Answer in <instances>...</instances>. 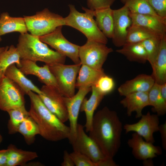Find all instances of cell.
<instances>
[{"mask_svg":"<svg viewBox=\"0 0 166 166\" xmlns=\"http://www.w3.org/2000/svg\"><path fill=\"white\" fill-rule=\"evenodd\" d=\"M91 89V87H80L78 89L77 92L73 96L71 97L64 96L69 122L70 135L68 139L70 144L76 137L77 120L82 102Z\"/></svg>","mask_w":166,"mask_h":166,"instance_id":"cell-13","label":"cell"},{"mask_svg":"<svg viewBox=\"0 0 166 166\" xmlns=\"http://www.w3.org/2000/svg\"><path fill=\"white\" fill-rule=\"evenodd\" d=\"M132 25L141 26L162 36L166 34V23L153 16L130 12Z\"/></svg>","mask_w":166,"mask_h":166,"instance_id":"cell-21","label":"cell"},{"mask_svg":"<svg viewBox=\"0 0 166 166\" xmlns=\"http://www.w3.org/2000/svg\"><path fill=\"white\" fill-rule=\"evenodd\" d=\"M4 76L17 84L27 94L30 91L39 95L42 93L40 89L28 79L24 73L16 65L13 64L6 69Z\"/></svg>","mask_w":166,"mask_h":166,"instance_id":"cell-24","label":"cell"},{"mask_svg":"<svg viewBox=\"0 0 166 166\" xmlns=\"http://www.w3.org/2000/svg\"><path fill=\"white\" fill-rule=\"evenodd\" d=\"M2 40V38H1V36L0 35V42Z\"/></svg>","mask_w":166,"mask_h":166,"instance_id":"cell-46","label":"cell"},{"mask_svg":"<svg viewBox=\"0 0 166 166\" xmlns=\"http://www.w3.org/2000/svg\"><path fill=\"white\" fill-rule=\"evenodd\" d=\"M48 65L62 95L66 97L73 96L75 94L76 77L81 64H56Z\"/></svg>","mask_w":166,"mask_h":166,"instance_id":"cell-6","label":"cell"},{"mask_svg":"<svg viewBox=\"0 0 166 166\" xmlns=\"http://www.w3.org/2000/svg\"><path fill=\"white\" fill-rule=\"evenodd\" d=\"M69 7L70 12L67 16L63 18L64 26L78 30L85 36L87 40L107 44V38L98 27L89 9L82 7V9L85 13H82L78 11L74 5L69 4Z\"/></svg>","mask_w":166,"mask_h":166,"instance_id":"cell-4","label":"cell"},{"mask_svg":"<svg viewBox=\"0 0 166 166\" xmlns=\"http://www.w3.org/2000/svg\"><path fill=\"white\" fill-rule=\"evenodd\" d=\"M63 158V161L61 164L62 166H75L70 153H69L66 150L64 151Z\"/></svg>","mask_w":166,"mask_h":166,"instance_id":"cell-40","label":"cell"},{"mask_svg":"<svg viewBox=\"0 0 166 166\" xmlns=\"http://www.w3.org/2000/svg\"><path fill=\"white\" fill-rule=\"evenodd\" d=\"M129 13L128 9L125 5L113 10V32L112 39L116 47H122L126 43L128 30L132 24Z\"/></svg>","mask_w":166,"mask_h":166,"instance_id":"cell-14","label":"cell"},{"mask_svg":"<svg viewBox=\"0 0 166 166\" xmlns=\"http://www.w3.org/2000/svg\"><path fill=\"white\" fill-rule=\"evenodd\" d=\"M27 95L30 101L29 116L37 124L39 135L51 141H58L68 139L70 128L65 124L45 105L38 95L30 91Z\"/></svg>","mask_w":166,"mask_h":166,"instance_id":"cell-2","label":"cell"},{"mask_svg":"<svg viewBox=\"0 0 166 166\" xmlns=\"http://www.w3.org/2000/svg\"><path fill=\"white\" fill-rule=\"evenodd\" d=\"M127 144L132 149L133 156L139 160L144 161L152 159L162 153L160 147L146 141L135 132L132 134L131 138L128 140Z\"/></svg>","mask_w":166,"mask_h":166,"instance_id":"cell-15","label":"cell"},{"mask_svg":"<svg viewBox=\"0 0 166 166\" xmlns=\"http://www.w3.org/2000/svg\"><path fill=\"white\" fill-rule=\"evenodd\" d=\"M26 25L23 17H13L7 12H3L0 15V35L2 36L12 32H18L20 34L27 33Z\"/></svg>","mask_w":166,"mask_h":166,"instance_id":"cell-23","label":"cell"},{"mask_svg":"<svg viewBox=\"0 0 166 166\" xmlns=\"http://www.w3.org/2000/svg\"><path fill=\"white\" fill-rule=\"evenodd\" d=\"M94 85L100 93L105 96L113 91L115 83L113 78L105 74L99 79Z\"/></svg>","mask_w":166,"mask_h":166,"instance_id":"cell-35","label":"cell"},{"mask_svg":"<svg viewBox=\"0 0 166 166\" xmlns=\"http://www.w3.org/2000/svg\"><path fill=\"white\" fill-rule=\"evenodd\" d=\"M160 93L164 99L166 101V82L160 85Z\"/></svg>","mask_w":166,"mask_h":166,"instance_id":"cell-42","label":"cell"},{"mask_svg":"<svg viewBox=\"0 0 166 166\" xmlns=\"http://www.w3.org/2000/svg\"><path fill=\"white\" fill-rule=\"evenodd\" d=\"M162 36L152 37L140 42L146 51L147 61L151 67L152 66L159 53Z\"/></svg>","mask_w":166,"mask_h":166,"instance_id":"cell-34","label":"cell"},{"mask_svg":"<svg viewBox=\"0 0 166 166\" xmlns=\"http://www.w3.org/2000/svg\"><path fill=\"white\" fill-rule=\"evenodd\" d=\"M89 12L96 18V24L104 35L112 38L113 32V10L110 7L92 10Z\"/></svg>","mask_w":166,"mask_h":166,"instance_id":"cell-20","label":"cell"},{"mask_svg":"<svg viewBox=\"0 0 166 166\" xmlns=\"http://www.w3.org/2000/svg\"><path fill=\"white\" fill-rule=\"evenodd\" d=\"M148 1L157 15L166 22V0H148Z\"/></svg>","mask_w":166,"mask_h":166,"instance_id":"cell-36","label":"cell"},{"mask_svg":"<svg viewBox=\"0 0 166 166\" xmlns=\"http://www.w3.org/2000/svg\"><path fill=\"white\" fill-rule=\"evenodd\" d=\"M25 94L17 84L4 76L0 82V110L7 112L25 106Z\"/></svg>","mask_w":166,"mask_h":166,"instance_id":"cell-8","label":"cell"},{"mask_svg":"<svg viewBox=\"0 0 166 166\" xmlns=\"http://www.w3.org/2000/svg\"><path fill=\"white\" fill-rule=\"evenodd\" d=\"M7 149L8 156L6 166H25L28 162L38 157L36 152L18 148L12 144L8 146Z\"/></svg>","mask_w":166,"mask_h":166,"instance_id":"cell-25","label":"cell"},{"mask_svg":"<svg viewBox=\"0 0 166 166\" xmlns=\"http://www.w3.org/2000/svg\"><path fill=\"white\" fill-rule=\"evenodd\" d=\"M16 47L21 59L44 62L48 65L64 64L66 57L50 49L39 37L28 33L20 34Z\"/></svg>","mask_w":166,"mask_h":166,"instance_id":"cell-3","label":"cell"},{"mask_svg":"<svg viewBox=\"0 0 166 166\" xmlns=\"http://www.w3.org/2000/svg\"><path fill=\"white\" fill-rule=\"evenodd\" d=\"M149 106L153 107V111L158 116H163L166 113V101L160 92V85L155 83L148 92Z\"/></svg>","mask_w":166,"mask_h":166,"instance_id":"cell-29","label":"cell"},{"mask_svg":"<svg viewBox=\"0 0 166 166\" xmlns=\"http://www.w3.org/2000/svg\"><path fill=\"white\" fill-rule=\"evenodd\" d=\"M122 131L117 112L105 106L94 114L89 136L107 157L113 159L121 145Z\"/></svg>","mask_w":166,"mask_h":166,"instance_id":"cell-1","label":"cell"},{"mask_svg":"<svg viewBox=\"0 0 166 166\" xmlns=\"http://www.w3.org/2000/svg\"><path fill=\"white\" fill-rule=\"evenodd\" d=\"M4 76V74L2 73L0 70V82L2 80V79Z\"/></svg>","mask_w":166,"mask_h":166,"instance_id":"cell-44","label":"cell"},{"mask_svg":"<svg viewBox=\"0 0 166 166\" xmlns=\"http://www.w3.org/2000/svg\"><path fill=\"white\" fill-rule=\"evenodd\" d=\"M120 101V104L127 109L128 116L136 112V118L140 117L145 107L149 106L148 92H138L128 94Z\"/></svg>","mask_w":166,"mask_h":166,"instance_id":"cell-18","label":"cell"},{"mask_svg":"<svg viewBox=\"0 0 166 166\" xmlns=\"http://www.w3.org/2000/svg\"><path fill=\"white\" fill-rule=\"evenodd\" d=\"M116 51L124 56L130 61L144 64L147 61L146 51L140 43H125L121 49Z\"/></svg>","mask_w":166,"mask_h":166,"instance_id":"cell-27","label":"cell"},{"mask_svg":"<svg viewBox=\"0 0 166 166\" xmlns=\"http://www.w3.org/2000/svg\"><path fill=\"white\" fill-rule=\"evenodd\" d=\"M20 54L16 47L13 45L7 46L0 57V70L4 75L6 68L15 64L18 68L21 66Z\"/></svg>","mask_w":166,"mask_h":166,"instance_id":"cell-30","label":"cell"},{"mask_svg":"<svg viewBox=\"0 0 166 166\" xmlns=\"http://www.w3.org/2000/svg\"><path fill=\"white\" fill-rule=\"evenodd\" d=\"M159 131L160 132L162 141L163 148L166 150V122L159 125Z\"/></svg>","mask_w":166,"mask_h":166,"instance_id":"cell-39","label":"cell"},{"mask_svg":"<svg viewBox=\"0 0 166 166\" xmlns=\"http://www.w3.org/2000/svg\"><path fill=\"white\" fill-rule=\"evenodd\" d=\"M157 114H151L149 112L142 114L141 118L136 123L125 124L124 129L126 133L134 132L141 136L146 141L154 143V132L159 131V119Z\"/></svg>","mask_w":166,"mask_h":166,"instance_id":"cell-12","label":"cell"},{"mask_svg":"<svg viewBox=\"0 0 166 166\" xmlns=\"http://www.w3.org/2000/svg\"><path fill=\"white\" fill-rule=\"evenodd\" d=\"M18 132L23 136L26 143L29 145L33 144L36 136L39 135L38 126L30 116L26 118L19 125Z\"/></svg>","mask_w":166,"mask_h":166,"instance_id":"cell-31","label":"cell"},{"mask_svg":"<svg viewBox=\"0 0 166 166\" xmlns=\"http://www.w3.org/2000/svg\"><path fill=\"white\" fill-rule=\"evenodd\" d=\"M89 9L94 10L111 7L116 0H87Z\"/></svg>","mask_w":166,"mask_h":166,"instance_id":"cell-38","label":"cell"},{"mask_svg":"<svg viewBox=\"0 0 166 166\" xmlns=\"http://www.w3.org/2000/svg\"><path fill=\"white\" fill-rule=\"evenodd\" d=\"M113 51L112 48L105 44L87 40L84 45L80 46L79 56L81 65L100 69L109 54Z\"/></svg>","mask_w":166,"mask_h":166,"instance_id":"cell-7","label":"cell"},{"mask_svg":"<svg viewBox=\"0 0 166 166\" xmlns=\"http://www.w3.org/2000/svg\"><path fill=\"white\" fill-rule=\"evenodd\" d=\"M84 126L78 124L75 139L71 144L73 151L82 154L90 158L99 166L100 163L108 158L100 148L84 130Z\"/></svg>","mask_w":166,"mask_h":166,"instance_id":"cell-9","label":"cell"},{"mask_svg":"<svg viewBox=\"0 0 166 166\" xmlns=\"http://www.w3.org/2000/svg\"><path fill=\"white\" fill-rule=\"evenodd\" d=\"M155 83L151 75L141 74L126 81L119 87L117 90L119 94L124 96L135 92H148Z\"/></svg>","mask_w":166,"mask_h":166,"instance_id":"cell-17","label":"cell"},{"mask_svg":"<svg viewBox=\"0 0 166 166\" xmlns=\"http://www.w3.org/2000/svg\"><path fill=\"white\" fill-rule=\"evenodd\" d=\"M7 156V148L0 150V166H6Z\"/></svg>","mask_w":166,"mask_h":166,"instance_id":"cell-41","label":"cell"},{"mask_svg":"<svg viewBox=\"0 0 166 166\" xmlns=\"http://www.w3.org/2000/svg\"><path fill=\"white\" fill-rule=\"evenodd\" d=\"M62 26H59L53 32L39 38L56 51L69 57L74 64H80L79 56L80 46L70 42L64 37L62 33Z\"/></svg>","mask_w":166,"mask_h":166,"instance_id":"cell-10","label":"cell"},{"mask_svg":"<svg viewBox=\"0 0 166 166\" xmlns=\"http://www.w3.org/2000/svg\"><path fill=\"white\" fill-rule=\"evenodd\" d=\"M91 88L92 92L90 97L88 99L84 98L80 109L81 112H84L85 113L86 122L84 126L86 132L91 130L94 112L104 97L97 91L94 85Z\"/></svg>","mask_w":166,"mask_h":166,"instance_id":"cell-19","label":"cell"},{"mask_svg":"<svg viewBox=\"0 0 166 166\" xmlns=\"http://www.w3.org/2000/svg\"><path fill=\"white\" fill-rule=\"evenodd\" d=\"M38 95L46 107L62 122L68 120V114L64 96L56 87L45 85L40 89Z\"/></svg>","mask_w":166,"mask_h":166,"instance_id":"cell-11","label":"cell"},{"mask_svg":"<svg viewBox=\"0 0 166 166\" xmlns=\"http://www.w3.org/2000/svg\"><path fill=\"white\" fill-rule=\"evenodd\" d=\"M7 47V46L6 47H0V57L2 53L6 49Z\"/></svg>","mask_w":166,"mask_h":166,"instance_id":"cell-43","label":"cell"},{"mask_svg":"<svg viewBox=\"0 0 166 166\" xmlns=\"http://www.w3.org/2000/svg\"><path fill=\"white\" fill-rule=\"evenodd\" d=\"M36 62L30 60L21 59V66L19 69L24 75L35 76L39 81L45 85L58 88L56 79L51 72L49 65L45 64L43 66H39Z\"/></svg>","mask_w":166,"mask_h":166,"instance_id":"cell-16","label":"cell"},{"mask_svg":"<svg viewBox=\"0 0 166 166\" xmlns=\"http://www.w3.org/2000/svg\"><path fill=\"white\" fill-rule=\"evenodd\" d=\"M2 140H3L2 137V135L0 133V144L2 142Z\"/></svg>","mask_w":166,"mask_h":166,"instance_id":"cell-45","label":"cell"},{"mask_svg":"<svg viewBox=\"0 0 166 166\" xmlns=\"http://www.w3.org/2000/svg\"><path fill=\"white\" fill-rule=\"evenodd\" d=\"M152 67L155 82L159 85L166 82V34L162 36L159 52Z\"/></svg>","mask_w":166,"mask_h":166,"instance_id":"cell-22","label":"cell"},{"mask_svg":"<svg viewBox=\"0 0 166 166\" xmlns=\"http://www.w3.org/2000/svg\"><path fill=\"white\" fill-rule=\"evenodd\" d=\"M128 9L130 12L133 14H146L155 16L164 21L156 14L152 9L148 0H120Z\"/></svg>","mask_w":166,"mask_h":166,"instance_id":"cell-33","label":"cell"},{"mask_svg":"<svg viewBox=\"0 0 166 166\" xmlns=\"http://www.w3.org/2000/svg\"><path fill=\"white\" fill-rule=\"evenodd\" d=\"M162 36L144 27L132 25L128 30L125 43H140L152 37Z\"/></svg>","mask_w":166,"mask_h":166,"instance_id":"cell-28","label":"cell"},{"mask_svg":"<svg viewBox=\"0 0 166 166\" xmlns=\"http://www.w3.org/2000/svg\"><path fill=\"white\" fill-rule=\"evenodd\" d=\"M23 18L28 31L38 37L53 32L59 26H64V18L51 12L47 8L38 11L33 15L25 16Z\"/></svg>","mask_w":166,"mask_h":166,"instance_id":"cell-5","label":"cell"},{"mask_svg":"<svg viewBox=\"0 0 166 166\" xmlns=\"http://www.w3.org/2000/svg\"><path fill=\"white\" fill-rule=\"evenodd\" d=\"M70 155L76 166H96L95 163L82 154L73 151Z\"/></svg>","mask_w":166,"mask_h":166,"instance_id":"cell-37","label":"cell"},{"mask_svg":"<svg viewBox=\"0 0 166 166\" xmlns=\"http://www.w3.org/2000/svg\"><path fill=\"white\" fill-rule=\"evenodd\" d=\"M7 112L10 118L7 124L8 133L14 134L18 132L20 124L29 116V112L24 106L10 110Z\"/></svg>","mask_w":166,"mask_h":166,"instance_id":"cell-32","label":"cell"},{"mask_svg":"<svg viewBox=\"0 0 166 166\" xmlns=\"http://www.w3.org/2000/svg\"><path fill=\"white\" fill-rule=\"evenodd\" d=\"M78 73L75 84V88L78 89L84 87H91L105 74L103 68L97 69L84 65H81Z\"/></svg>","mask_w":166,"mask_h":166,"instance_id":"cell-26","label":"cell"}]
</instances>
